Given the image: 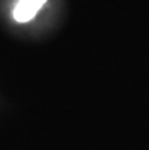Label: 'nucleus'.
<instances>
[{
	"label": "nucleus",
	"instance_id": "f257e3e1",
	"mask_svg": "<svg viewBox=\"0 0 149 150\" xmlns=\"http://www.w3.org/2000/svg\"><path fill=\"white\" fill-rule=\"evenodd\" d=\"M47 0H19L14 8V20L19 23H28L31 21L37 12L46 5Z\"/></svg>",
	"mask_w": 149,
	"mask_h": 150
}]
</instances>
